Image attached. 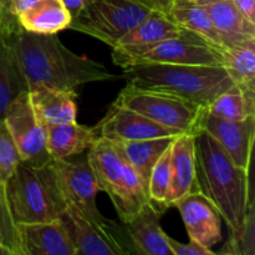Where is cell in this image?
I'll return each mask as SVG.
<instances>
[{
  "mask_svg": "<svg viewBox=\"0 0 255 255\" xmlns=\"http://www.w3.org/2000/svg\"><path fill=\"white\" fill-rule=\"evenodd\" d=\"M128 85L162 92L208 107L233 85L223 66L217 65H134L124 69Z\"/></svg>",
  "mask_w": 255,
  "mask_h": 255,
  "instance_id": "3957f363",
  "label": "cell"
},
{
  "mask_svg": "<svg viewBox=\"0 0 255 255\" xmlns=\"http://www.w3.org/2000/svg\"><path fill=\"white\" fill-rule=\"evenodd\" d=\"M206 111L232 121H242L255 116V85L233 84L206 107Z\"/></svg>",
  "mask_w": 255,
  "mask_h": 255,
  "instance_id": "d4e9b609",
  "label": "cell"
},
{
  "mask_svg": "<svg viewBox=\"0 0 255 255\" xmlns=\"http://www.w3.org/2000/svg\"><path fill=\"white\" fill-rule=\"evenodd\" d=\"M176 137L177 136H167L139 139V141L119 142L128 162L133 167L136 173L138 174L146 191L148 188V179L152 168L158 161L159 157L162 156V153L171 146Z\"/></svg>",
  "mask_w": 255,
  "mask_h": 255,
  "instance_id": "484cf974",
  "label": "cell"
},
{
  "mask_svg": "<svg viewBox=\"0 0 255 255\" xmlns=\"http://www.w3.org/2000/svg\"><path fill=\"white\" fill-rule=\"evenodd\" d=\"M197 183L216 206L229 229V241L221 251L238 254L249 207L253 203L249 171L237 166L221 144L206 131L194 133Z\"/></svg>",
  "mask_w": 255,
  "mask_h": 255,
  "instance_id": "7a4b0ae2",
  "label": "cell"
},
{
  "mask_svg": "<svg viewBox=\"0 0 255 255\" xmlns=\"http://www.w3.org/2000/svg\"><path fill=\"white\" fill-rule=\"evenodd\" d=\"M41 0H11L9 5V14L11 16L17 17L19 15H21L22 12H25L26 10H29L30 7H32L34 5H36L37 2H40Z\"/></svg>",
  "mask_w": 255,
  "mask_h": 255,
  "instance_id": "d6a6232c",
  "label": "cell"
},
{
  "mask_svg": "<svg viewBox=\"0 0 255 255\" xmlns=\"http://www.w3.org/2000/svg\"><path fill=\"white\" fill-rule=\"evenodd\" d=\"M162 213L148 202L133 218L124 223L129 253L172 255L167 234L162 231L159 223Z\"/></svg>",
  "mask_w": 255,
  "mask_h": 255,
  "instance_id": "2e32d148",
  "label": "cell"
},
{
  "mask_svg": "<svg viewBox=\"0 0 255 255\" xmlns=\"http://www.w3.org/2000/svg\"><path fill=\"white\" fill-rule=\"evenodd\" d=\"M204 7L211 15L224 47L255 41V24L237 9L232 0H221Z\"/></svg>",
  "mask_w": 255,
  "mask_h": 255,
  "instance_id": "ffe728a7",
  "label": "cell"
},
{
  "mask_svg": "<svg viewBox=\"0 0 255 255\" xmlns=\"http://www.w3.org/2000/svg\"><path fill=\"white\" fill-rule=\"evenodd\" d=\"M10 1H11V0H0V6H1L2 12H4V15L6 17H11V15H10L9 11H7V10H9Z\"/></svg>",
  "mask_w": 255,
  "mask_h": 255,
  "instance_id": "d590c367",
  "label": "cell"
},
{
  "mask_svg": "<svg viewBox=\"0 0 255 255\" xmlns=\"http://www.w3.org/2000/svg\"><path fill=\"white\" fill-rule=\"evenodd\" d=\"M182 30L168 15L151 11L112 47V60L116 65L124 67L127 61L147 51L157 42L177 36Z\"/></svg>",
  "mask_w": 255,
  "mask_h": 255,
  "instance_id": "5bb4252c",
  "label": "cell"
},
{
  "mask_svg": "<svg viewBox=\"0 0 255 255\" xmlns=\"http://www.w3.org/2000/svg\"><path fill=\"white\" fill-rule=\"evenodd\" d=\"M168 16L182 29L203 37L218 49H224L208 10L202 5L196 4L191 0H174Z\"/></svg>",
  "mask_w": 255,
  "mask_h": 255,
  "instance_id": "cb8c5ba5",
  "label": "cell"
},
{
  "mask_svg": "<svg viewBox=\"0 0 255 255\" xmlns=\"http://www.w3.org/2000/svg\"><path fill=\"white\" fill-rule=\"evenodd\" d=\"M2 24H4V19H2V16H1V15H0V30H1Z\"/></svg>",
  "mask_w": 255,
  "mask_h": 255,
  "instance_id": "ab89813d",
  "label": "cell"
},
{
  "mask_svg": "<svg viewBox=\"0 0 255 255\" xmlns=\"http://www.w3.org/2000/svg\"><path fill=\"white\" fill-rule=\"evenodd\" d=\"M24 255H76L61 219L19 224Z\"/></svg>",
  "mask_w": 255,
  "mask_h": 255,
  "instance_id": "ac0fdd59",
  "label": "cell"
},
{
  "mask_svg": "<svg viewBox=\"0 0 255 255\" xmlns=\"http://www.w3.org/2000/svg\"><path fill=\"white\" fill-rule=\"evenodd\" d=\"M87 159L122 223L133 218L148 203L146 188L119 142L99 137L89 148Z\"/></svg>",
  "mask_w": 255,
  "mask_h": 255,
  "instance_id": "5b68a950",
  "label": "cell"
},
{
  "mask_svg": "<svg viewBox=\"0 0 255 255\" xmlns=\"http://www.w3.org/2000/svg\"><path fill=\"white\" fill-rule=\"evenodd\" d=\"M221 50L188 30L157 42L147 51L133 57L125 67L134 65H217L222 66Z\"/></svg>",
  "mask_w": 255,
  "mask_h": 255,
  "instance_id": "9c48e42d",
  "label": "cell"
},
{
  "mask_svg": "<svg viewBox=\"0 0 255 255\" xmlns=\"http://www.w3.org/2000/svg\"><path fill=\"white\" fill-rule=\"evenodd\" d=\"M24 91H27V85L2 24L0 30V120H4L11 102Z\"/></svg>",
  "mask_w": 255,
  "mask_h": 255,
  "instance_id": "7402d4cb",
  "label": "cell"
},
{
  "mask_svg": "<svg viewBox=\"0 0 255 255\" xmlns=\"http://www.w3.org/2000/svg\"><path fill=\"white\" fill-rule=\"evenodd\" d=\"M61 1L65 5V7L69 10L71 17H75L89 0H61Z\"/></svg>",
  "mask_w": 255,
  "mask_h": 255,
  "instance_id": "e575fe53",
  "label": "cell"
},
{
  "mask_svg": "<svg viewBox=\"0 0 255 255\" xmlns=\"http://www.w3.org/2000/svg\"><path fill=\"white\" fill-rule=\"evenodd\" d=\"M141 5L146 6L151 11H158L168 15L174 0H137Z\"/></svg>",
  "mask_w": 255,
  "mask_h": 255,
  "instance_id": "1f68e13d",
  "label": "cell"
},
{
  "mask_svg": "<svg viewBox=\"0 0 255 255\" xmlns=\"http://www.w3.org/2000/svg\"><path fill=\"white\" fill-rule=\"evenodd\" d=\"M0 255H12L11 253H10L9 249L4 248L2 246H0Z\"/></svg>",
  "mask_w": 255,
  "mask_h": 255,
  "instance_id": "74e56055",
  "label": "cell"
},
{
  "mask_svg": "<svg viewBox=\"0 0 255 255\" xmlns=\"http://www.w3.org/2000/svg\"><path fill=\"white\" fill-rule=\"evenodd\" d=\"M100 137L114 142L139 141L156 137L178 136L183 132L168 128L136 111L114 104L106 116L97 125Z\"/></svg>",
  "mask_w": 255,
  "mask_h": 255,
  "instance_id": "4fadbf2b",
  "label": "cell"
},
{
  "mask_svg": "<svg viewBox=\"0 0 255 255\" xmlns=\"http://www.w3.org/2000/svg\"><path fill=\"white\" fill-rule=\"evenodd\" d=\"M5 191L17 224L56 221L67 207L52 162L40 167L20 162L5 183Z\"/></svg>",
  "mask_w": 255,
  "mask_h": 255,
  "instance_id": "277c9868",
  "label": "cell"
},
{
  "mask_svg": "<svg viewBox=\"0 0 255 255\" xmlns=\"http://www.w3.org/2000/svg\"><path fill=\"white\" fill-rule=\"evenodd\" d=\"M60 219L66 228L76 255L131 254L126 237L122 236L116 223L112 226L96 223L70 203Z\"/></svg>",
  "mask_w": 255,
  "mask_h": 255,
  "instance_id": "30bf717a",
  "label": "cell"
},
{
  "mask_svg": "<svg viewBox=\"0 0 255 255\" xmlns=\"http://www.w3.org/2000/svg\"><path fill=\"white\" fill-rule=\"evenodd\" d=\"M198 126L221 144L237 166L249 171L255 137V116L232 121L213 116L204 109Z\"/></svg>",
  "mask_w": 255,
  "mask_h": 255,
  "instance_id": "7c38bea8",
  "label": "cell"
},
{
  "mask_svg": "<svg viewBox=\"0 0 255 255\" xmlns=\"http://www.w3.org/2000/svg\"><path fill=\"white\" fill-rule=\"evenodd\" d=\"M188 232L189 241L211 249L222 241V217L201 191L192 192L174 202Z\"/></svg>",
  "mask_w": 255,
  "mask_h": 255,
  "instance_id": "9a60e30c",
  "label": "cell"
},
{
  "mask_svg": "<svg viewBox=\"0 0 255 255\" xmlns=\"http://www.w3.org/2000/svg\"><path fill=\"white\" fill-rule=\"evenodd\" d=\"M199 191L197 183L194 133H182L171 146V179L167 192V206L173 207L182 197Z\"/></svg>",
  "mask_w": 255,
  "mask_h": 255,
  "instance_id": "e0dca14e",
  "label": "cell"
},
{
  "mask_svg": "<svg viewBox=\"0 0 255 255\" xmlns=\"http://www.w3.org/2000/svg\"><path fill=\"white\" fill-rule=\"evenodd\" d=\"M46 148L52 159H67L79 156L99 138L95 127H86L76 121L59 125H45Z\"/></svg>",
  "mask_w": 255,
  "mask_h": 255,
  "instance_id": "d6986e66",
  "label": "cell"
},
{
  "mask_svg": "<svg viewBox=\"0 0 255 255\" xmlns=\"http://www.w3.org/2000/svg\"><path fill=\"white\" fill-rule=\"evenodd\" d=\"M171 146L162 153L152 168L147 188L149 202L161 212L168 208L166 198L171 179Z\"/></svg>",
  "mask_w": 255,
  "mask_h": 255,
  "instance_id": "83f0119b",
  "label": "cell"
},
{
  "mask_svg": "<svg viewBox=\"0 0 255 255\" xmlns=\"http://www.w3.org/2000/svg\"><path fill=\"white\" fill-rule=\"evenodd\" d=\"M0 15H1V16H2V19H4V21H6V20H9V19H11V17H14V16H11V17H6V16H5L4 12H2L1 6H0Z\"/></svg>",
  "mask_w": 255,
  "mask_h": 255,
  "instance_id": "f35d334b",
  "label": "cell"
},
{
  "mask_svg": "<svg viewBox=\"0 0 255 255\" xmlns=\"http://www.w3.org/2000/svg\"><path fill=\"white\" fill-rule=\"evenodd\" d=\"M0 246L9 249L12 255H24L19 224L12 216L2 183H0Z\"/></svg>",
  "mask_w": 255,
  "mask_h": 255,
  "instance_id": "f1b7e54d",
  "label": "cell"
},
{
  "mask_svg": "<svg viewBox=\"0 0 255 255\" xmlns=\"http://www.w3.org/2000/svg\"><path fill=\"white\" fill-rule=\"evenodd\" d=\"M52 167L67 203L76 207L85 217L96 223L102 226L115 224L105 218L97 208L96 197L102 188L87 156L76 161H69V158L52 159Z\"/></svg>",
  "mask_w": 255,
  "mask_h": 255,
  "instance_id": "8fae6325",
  "label": "cell"
},
{
  "mask_svg": "<svg viewBox=\"0 0 255 255\" xmlns=\"http://www.w3.org/2000/svg\"><path fill=\"white\" fill-rule=\"evenodd\" d=\"M237 9L255 24V0H232Z\"/></svg>",
  "mask_w": 255,
  "mask_h": 255,
  "instance_id": "836d02e7",
  "label": "cell"
},
{
  "mask_svg": "<svg viewBox=\"0 0 255 255\" xmlns=\"http://www.w3.org/2000/svg\"><path fill=\"white\" fill-rule=\"evenodd\" d=\"M20 162L21 158L14 139L4 120H0V183H6Z\"/></svg>",
  "mask_w": 255,
  "mask_h": 255,
  "instance_id": "f546056e",
  "label": "cell"
},
{
  "mask_svg": "<svg viewBox=\"0 0 255 255\" xmlns=\"http://www.w3.org/2000/svg\"><path fill=\"white\" fill-rule=\"evenodd\" d=\"M167 242H168L169 249H171L172 255H214L213 251L209 248L201 246L194 241H189L188 244H183L181 242L172 239L171 237L167 236Z\"/></svg>",
  "mask_w": 255,
  "mask_h": 255,
  "instance_id": "4dcf8cb0",
  "label": "cell"
},
{
  "mask_svg": "<svg viewBox=\"0 0 255 255\" xmlns=\"http://www.w3.org/2000/svg\"><path fill=\"white\" fill-rule=\"evenodd\" d=\"M149 12L137 0H89L67 29L101 40L112 49Z\"/></svg>",
  "mask_w": 255,
  "mask_h": 255,
  "instance_id": "8992f818",
  "label": "cell"
},
{
  "mask_svg": "<svg viewBox=\"0 0 255 255\" xmlns=\"http://www.w3.org/2000/svg\"><path fill=\"white\" fill-rule=\"evenodd\" d=\"M191 1L196 2V4H198V5H202V6H206V5L213 4V2L221 1V0H191Z\"/></svg>",
  "mask_w": 255,
  "mask_h": 255,
  "instance_id": "8d00e7d4",
  "label": "cell"
},
{
  "mask_svg": "<svg viewBox=\"0 0 255 255\" xmlns=\"http://www.w3.org/2000/svg\"><path fill=\"white\" fill-rule=\"evenodd\" d=\"M222 66L236 85H255V41L221 50Z\"/></svg>",
  "mask_w": 255,
  "mask_h": 255,
  "instance_id": "4316f807",
  "label": "cell"
},
{
  "mask_svg": "<svg viewBox=\"0 0 255 255\" xmlns=\"http://www.w3.org/2000/svg\"><path fill=\"white\" fill-rule=\"evenodd\" d=\"M27 91L46 86L76 95V89L90 82L114 80L100 62L74 54L56 34H36L22 29L15 17L4 22Z\"/></svg>",
  "mask_w": 255,
  "mask_h": 255,
  "instance_id": "6da1fadb",
  "label": "cell"
},
{
  "mask_svg": "<svg viewBox=\"0 0 255 255\" xmlns=\"http://www.w3.org/2000/svg\"><path fill=\"white\" fill-rule=\"evenodd\" d=\"M4 122L11 134L21 162L40 167L52 162L46 148L45 126L35 114L29 91H24L11 102Z\"/></svg>",
  "mask_w": 255,
  "mask_h": 255,
  "instance_id": "ba28073f",
  "label": "cell"
},
{
  "mask_svg": "<svg viewBox=\"0 0 255 255\" xmlns=\"http://www.w3.org/2000/svg\"><path fill=\"white\" fill-rule=\"evenodd\" d=\"M29 97L35 114L44 126L76 121V95L46 86H36L29 90Z\"/></svg>",
  "mask_w": 255,
  "mask_h": 255,
  "instance_id": "44dd1931",
  "label": "cell"
},
{
  "mask_svg": "<svg viewBox=\"0 0 255 255\" xmlns=\"http://www.w3.org/2000/svg\"><path fill=\"white\" fill-rule=\"evenodd\" d=\"M115 104L183 133H196L199 131V119L206 109L172 95L137 89L128 84L120 92Z\"/></svg>",
  "mask_w": 255,
  "mask_h": 255,
  "instance_id": "52a82bcc",
  "label": "cell"
},
{
  "mask_svg": "<svg viewBox=\"0 0 255 255\" xmlns=\"http://www.w3.org/2000/svg\"><path fill=\"white\" fill-rule=\"evenodd\" d=\"M15 19L27 31L57 34L69 27L72 17L61 0H41Z\"/></svg>",
  "mask_w": 255,
  "mask_h": 255,
  "instance_id": "603a6c76",
  "label": "cell"
}]
</instances>
